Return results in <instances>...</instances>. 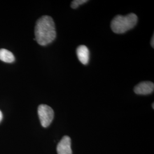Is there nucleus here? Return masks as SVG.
Returning <instances> with one entry per match:
<instances>
[{
    "label": "nucleus",
    "instance_id": "nucleus-1",
    "mask_svg": "<svg viewBox=\"0 0 154 154\" xmlns=\"http://www.w3.org/2000/svg\"><path fill=\"white\" fill-rule=\"evenodd\" d=\"M35 41L41 46L53 42L56 38L55 23L49 16H44L37 21L35 26Z\"/></svg>",
    "mask_w": 154,
    "mask_h": 154
},
{
    "label": "nucleus",
    "instance_id": "nucleus-2",
    "mask_svg": "<svg viewBox=\"0 0 154 154\" xmlns=\"http://www.w3.org/2000/svg\"><path fill=\"white\" fill-rule=\"evenodd\" d=\"M138 22V17L134 13L126 16L117 15L111 22V28L114 33L123 34L134 28Z\"/></svg>",
    "mask_w": 154,
    "mask_h": 154
},
{
    "label": "nucleus",
    "instance_id": "nucleus-3",
    "mask_svg": "<svg viewBox=\"0 0 154 154\" xmlns=\"http://www.w3.org/2000/svg\"><path fill=\"white\" fill-rule=\"evenodd\" d=\"M38 114L42 126L48 127L54 118V111L48 105H39L38 107Z\"/></svg>",
    "mask_w": 154,
    "mask_h": 154
},
{
    "label": "nucleus",
    "instance_id": "nucleus-4",
    "mask_svg": "<svg viewBox=\"0 0 154 154\" xmlns=\"http://www.w3.org/2000/svg\"><path fill=\"white\" fill-rule=\"evenodd\" d=\"M154 90V83L150 81L139 83L134 88V92L138 95H149L153 93Z\"/></svg>",
    "mask_w": 154,
    "mask_h": 154
},
{
    "label": "nucleus",
    "instance_id": "nucleus-5",
    "mask_svg": "<svg viewBox=\"0 0 154 154\" xmlns=\"http://www.w3.org/2000/svg\"><path fill=\"white\" fill-rule=\"evenodd\" d=\"M58 154H72L71 139L68 136H64L57 145Z\"/></svg>",
    "mask_w": 154,
    "mask_h": 154
},
{
    "label": "nucleus",
    "instance_id": "nucleus-6",
    "mask_svg": "<svg viewBox=\"0 0 154 154\" xmlns=\"http://www.w3.org/2000/svg\"><path fill=\"white\" fill-rule=\"evenodd\" d=\"M77 57L79 61L85 65L88 64L90 57L89 50L87 46L81 45L77 49Z\"/></svg>",
    "mask_w": 154,
    "mask_h": 154
},
{
    "label": "nucleus",
    "instance_id": "nucleus-7",
    "mask_svg": "<svg viewBox=\"0 0 154 154\" xmlns=\"http://www.w3.org/2000/svg\"><path fill=\"white\" fill-rule=\"evenodd\" d=\"M0 60L6 63H11L15 60L14 56L11 51L5 49H0Z\"/></svg>",
    "mask_w": 154,
    "mask_h": 154
},
{
    "label": "nucleus",
    "instance_id": "nucleus-8",
    "mask_svg": "<svg viewBox=\"0 0 154 154\" xmlns=\"http://www.w3.org/2000/svg\"><path fill=\"white\" fill-rule=\"evenodd\" d=\"M88 0H74L72 1L71 4V7L72 9H77L79 7V6L85 4L88 2Z\"/></svg>",
    "mask_w": 154,
    "mask_h": 154
},
{
    "label": "nucleus",
    "instance_id": "nucleus-9",
    "mask_svg": "<svg viewBox=\"0 0 154 154\" xmlns=\"http://www.w3.org/2000/svg\"><path fill=\"white\" fill-rule=\"evenodd\" d=\"M151 46L154 48V35H152V37L151 38Z\"/></svg>",
    "mask_w": 154,
    "mask_h": 154
},
{
    "label": "nucleus",
    "instance_id": "nucleus-10",
    "mask_svg": "<svg viewBox=\"0 0 154 154\" xmlns=\"http://www.w3.org/2000/svg\"><path fill=\"white\" fill-rule=\"evenodd\" d=\"M2 117H3V116H2V113L1 111L0 110V122H1L2 119Z\"/></svg>",
    "mask_w": 154,
    "mask_h": 154
},
{
    "label": "nucleus",
    "instance_id": "nucleus-11",
    "mask_svg": "<svg viewBox=\"0 0 154 154\" xmlns=\"http://www.w3.org/2000/svg\"><path fill=\"white\" fill-rule=\"evenodd\" d=\"M152 109H154V103H152Z\"/></svg>",
    "mask_w": 154,
    "mask_h": 154
}]
</instances>
